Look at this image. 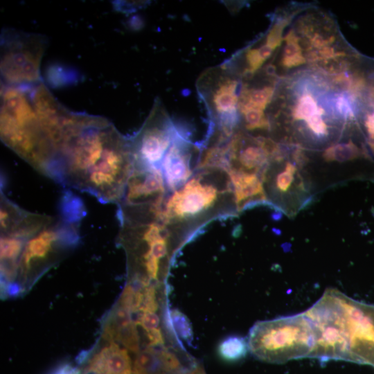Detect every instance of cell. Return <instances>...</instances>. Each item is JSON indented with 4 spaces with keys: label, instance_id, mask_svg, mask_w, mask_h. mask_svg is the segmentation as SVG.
<instances>
[{
    "label": "cell",
    "instance_id": "6da1fadb",
    "mask_svg": "<svg viewBox=\"0 0 374 374\" xmlns=\"http://www.w3.org/2000/svg\"><path fill=\"white\" fill-rule=\"evenodd\" d=\"M133 168L129 137L108 119L94 116L66 145L53 181L118 205Z\"/></svg>",
    "mask_w": 374,
    "mask_h": 374
},
{
    "label": "cell",
    "instance_id": "7a4b0ae2",
    "mask_svg": "<svg viewBox=\"0 0 374 374\" xmlns=\"http://www.w3.org/2000/svg\"><path fill=\"white\" fill-rule=\"evenodd\" d=\"M238 213L225 168L197 169L182 186L166 198L161 219L184 246L212 221Z\"/></svg>",
    "mask_w": 374,
    "mask_h": 374
},
{
    "label": "cell",
    "instance_id": "3957f363",
    "mask_svg": "<svg viewBox=\"0 0 374 374\" xmlns=\"http://www.w3.org/2000/svg\"><path fill=\"white\" fill-rule=\"evenodd\" d=\"M0 135L2 142L35 170L53 179L57 153L36 114L29 87L2 84Z\"/></svg>",
    "mask_w": 374,
    "mask_h": 374
},
{
    "label": "cell",
    "instance_id": "277c9868",
    "mask_svg": "<svg viewBox=\"0 0 374 374\" xmlns=\"http://www.w3.org/2000/svg\"><path fill=\"white\" fill-rule=\"evenodd\" d=\"M118 219V242L126 251L134 280L150 284L165 276L181 245L161 217L142 215Z\"/></svg>",
    "mask_w": 374,
    "mask_h": 374
},
{
    "label": "cell",
    "instance_id": "5b68a950",
    "mask_svg": "<svg viewBox=\"0 0 374 374\" xmlns=\"http://www.w3.org/2000/svg\"><path fill=\"white\" fill-rule=\"evenodd\" d=\"M247 341L257 358L281 363L311 357L315 339L311 321L303 312L257 322L251 328Z\"/></svg>",
    "mask_w": 374,
    "mask_h": 374
},
{
    "label": "cell",
    "instance_id": "8992f818",
    "mask_svg": "<svg viewBox=\"0 0 374 374\" xmlns=\"http://www.w3.org/2000/svg\"><path fill=\"white\" fill-rule=\"evenodd\" d=\"M47 47V39L37 33L12 28L1 35V76L3 84L33 87L40 84V64Z\"/></svg>",
    "mask_w": 374,
    "mask_h": 374
},
{
    "label": "cell",
    "instance_id": "52a82bcc",
    "mask_svg": "<svg viewBox=\"0 0 374 374\" xmlns=\"http://www.w3.org/2000/svg\"><path fill=\"white\" fill-rule=\"evenodd\" d=\"M177 131L161 103L155 102L140 130L129 137L134 165L160 167Z\"/></svg>",
    "mask_w": 374,
    "mask_h": 374
},
{
    "label": "cell",
    "instance_id": "ba28073f",
    "mask_svg": "<svg viewBox=\"0 0 374 374\" xmlns=\"http://www.w3.org/2000/svg\"><path fill=\"white\" fill-rule=\"evenodd\" d=\"M210 82L208 89L203 87L202 98L208 107L213 121L210 131L217 132L231 138L238 129L240 114L237 92L239 81L225 72V69Z\"/></svg>",
    "mask_w": 374,
    "mask_h": 374
},
{
    "label": "cell",
    "instance_id": "9c48e42d",
    "mask_svg": "<svg viewBox=\"0 0 374 374\" xmlns=\"http://www.w3.org/2000/svg\"><path fill=\"white\" fill-rule=\"evenodd\" d=\"M201 146L190 142L178 130L160 167L169 193L182 186L196 171Z\"/></svg>",
    "mask_w": 374,
    "mask_h": 374
},
{
    "label": "cell",
    "instance_id": "30bf717a",
    "mask_svg": "<svg viewBox=\"0 0 374 374\" xmlns=\"http://www.w3.org/2000/svg\"><path fill=\"white\" fill-rule=\"evenodd\" d=\"M264 136H251L237 129L228 145L227 170L262 177L271 157L264 144Z\"/></svg>",
    "mask_w": 374,
    "mask_h": 374
},
{
    "label": "cell",
    "instance_id": "8fae6325",
    "mask_svg": "<svg viewBox=\"0 0 374 374\" xmlns=\"http://www.w3.org/2000/svg\"><path fill=\"white\" fill-rule=\"evenodd\" d=\"M169 192L157 166L134 165L123 197L118 205L139 206L162 202Z\"/></svg>",
    "mask_w": 374,
    "mask_h": 374
},
{
    "label": "cell",
    "instance_id": "7c38bea8",
    "mask_svg": "<svg viewBox=\"0 0 374 374\" xmlns=\"http://www.w3.org/2000/svg\"><path fill=\"white\" fill-rule=\"evenodd\" d=\"M128 310L118 305L104 325L103 337L109 342L118 341L133 353L140 351L139 337Z\"/></svg>",
    "mask_w": 374,
    "mask_h": 374
},
{
    "label": "cell",
    "instance_id": "4fadbf2b",
    "mask_svg": "<svg viewBox=\"0 0 374 374\" xmlns=\"http://www.w3.org/2000/svg\"><path fill=\"white\" fill-rule=\"evenodd\" d=\"M132 366L127 350L109 342L91 357L82 374H133Z\"/></svg>",
    "mask_w": 374,
    "mask_h": 374
},
{
    "label": "cell",
    "instance_id": "5bb4252c",
    "mask_svg": "<svg viewBox=\"0 0 374 374\" xmlns=\"http://www.w3.org/2000/svg\"><path fill=\"white\" fill-rule=\"evenodd\" d=\"M233 190L238 211H241L250 203L266 200V193L260 176L227 170Z\"/></svg>",
    "mask_w": 374,
    "mask_h": 374
},
{
    "label": "cell",
    "instance_id": "9a60e30c",
    "mask_svg": "<svg viewBox=\"0 0 374 374\" xmlns=\"http://www.w3.org/2000/svg\"><path fill=\"white\" fill-rule=\"evenodd\" d=\"M292 105L290 106V114L294 121H304L305 124L313 116L322 115L326 116V111L316 99L310 89L309 84H305L300 91L294 94Z\"/></svg>",
    "mask_w": 374,
    "mask_h": 374
},
{
    "label": "cell",
    "instance_id": "2e32d148",
    "mask_svg": "<svg viewBox=\"0 0 374 374\" xmlns=\"http://www.w3.org/2000/svg\"><path fill=\"white\" fill-rule=\"evenodd\" d=\"M274 93L275 87L271 84L258 87H249L247 83L243 84L239 93V112L249 109L265 111L271 103Z\"/></svg>",
    "mask_w": 374,
    "mask_h": 374
},
{
    "label": "cell",
    "instance_id": "e0dca14e",
    "mask_svg": "<svg viewBox=\"0 0 374 374\" xmlns=\"http://www.w3.org/2000/svg\"><path fill=\"white\" fill-rule=\"evenodd\" d=\"M132 368L133 374H166L160 350L150 346L136 353Z\"/></svg>",
    "mask_w": 374,
    "mask_h": 374
},
{
    "label": "cell",
    "instance_id": "ac0fdd59",
    "mask_svg": "<svg viewBox=\"0 0 374 374\" xmlns=\"http://www.w3.org/2000/svg\"><path fill=\"white\" fill-rule=\"evenodd\" d=\"M283 40L285 45L281 57L282 66L290 69L305 64L307 61L296 31L294 29L290 30Z\"/></svg>",
    "mask_w": 374,
    "mask_h": 374
},
{
    "label": "cell",
    "instance_id": "d6986e66",
    "mask_svg": "<svg viewBox=\"0 0 374 374\" xmlns=\"http://www.w3.org/2000/svg\"><path fill=\"white\" fill-rule=\"evenodd\" d=\"M327 162L351 161L361 157H366L362 148L357 145L352 140L346 143H337L327 148L322 154Z\"/></svg>",
    "mask_w": 374,
    "mask_h": 374
},
{
    "label": "cell",
    "instance_id": "ffe728a7",
    "mask_svg": "<svg viewBox=\"0 0 374 374\" xmlns=\"http://www.w3.org/2000/svg\"><path fill=\"white\" fill-rule=\"evenodd\" d=\"M0 197V230L2 234L13 229L28 211L8 199L2 191Z\"/></svg>",
    "mask_w": 374,
    "mask_h": 374
},
{
    "label": "cell",
    "instance_id": "44dd1931",
    "mask_svg": "<svg viewBox=\"0 0 374 374\" xmlns=\"http://www.w3.org/2000/svg\"><path fill=\"white\" fill-rule=\"evenodd\" d=\"M249 350L248 341L239 336L225 338L218 346L220 357L226 362H236L244 358Z\"/></svg>",
    "mask_w": 374,
    "mask_h": 374
},
{
    "label": "cell",
    "instance_id": "7402d4cb",
    "mask_svg": "<svg viewBox=\"0 0 374 374\" xmlns=\"http://www.w3.org/2000/svg\"><path fill=\"white\" fill-rule=\"evenodd\" d=\"M168 325L177 337L184 341L190 342L193 339V330L189 320L182 312L177 310L168 312L167 317Z\"/></svg>",
    "mask_w": 374,
    "mask_h": 374
},
{
    "label": "cell",
    "instance_id": "603a6c76",
    "mask_svg": "<svg viewBox=\"0 0 374 374\" xmlns=\"http://www.w3.org/2000/svg\"><path fill=\"white\" fill-rule=\"evenodd\" d=\"M242 116L244 128L249 131L268 130L270 122L264 111L249 109L239 112Z\"/></svg>",
    "mask_w": 374,
    "mask_h": 374
},
{
    "label": "cell",
    "instance_id": "cb8c5ba5",
    "mask_svg": "<svg viewBox=\"0 0 374 374\" xmlns=\"http://www.w3.org/2000/svg\"><path fill=\"white\" fill-rule=\"evenodd\" d=\"M290 21V19L288 17L277 19L266 35L265 44L274 51L280 47L283 40V30Z\"/></svg>",
    "mask_w": 374,
    "mask_h": 374
},
{
    "label": "cell",
    "instance_id": "d4e9b609",
    "mask_svg": "<svg viewBox=\"0 0 374 374\" xmlns=\"http://www.w3.org/2000/svg\"><path fill=\"white\" fill-rule=\"evenodd\" d=\"M363 112L362 125L365 132V145L367 157L368 150L371 159H374V110L365 109Z\"/></svg>",
    "mask_w": 374,
    "mask_h": 374
},
{
    "label": "cell",
    "instance_id": "484cf974",
    "mask_svg": "<svg viewBox=\"0 0 374 374\" xmlns=\"http://www.w3.org/2000/svg\"><path fill=\"white\" fill-rule=\"evenodd\" d=\"M245 60L247 67L244 70L242 76L247 80L253 78V75L262 67L265 61L260 56L258 48H249L247 50Z\"/></svg>",
    "mask_w": 374,
    "mask_h": 374
},
{
    "label": "cell",
    "instance_id": "4316f807",
    "mask_svg": "<svg viewBox=\"0 0 374 374\" xmlns=\"http://www.w3.org/2000/svg\"><path fill=\"white\" fill-rule=\"evenodd\" d=\"M159 317L155 312H142L136 323L141 326L145 332L159 328Z\"/></svg>",
    "mask_w": 374,
    "mask_h": 374
},
{
    "label": "cell",
    "instance_id": "83f0119b",
    "mask_svg": "<svg viewBox=\"0 0 374 374\" xmlns=\"http://www.w3.org/2000/svg\"><path fill=\"white\" fill-rule=\"evenodd\" d=\"M364 108L367 110H374V69L371 70L368 78V84L365 92L363 101Z\"/></svg>",
    "mask_w": 374,
    "mask_h": 374
},
{
    "label": "cell",
    "instance_id": "f1b7e54d",
    "mask_svg": "<svg viewBox=\"0 0 374 374\" xmlns=\"http://www.w3.org/2000/svg\"><path fill=\"white\" fill-rule=\"evenodd\" d=\"M146 335L150 347L163 345V337L159 328L147 331Z\"/></svg>",
    "mask_w": 374,
    "mask_h": 374
},
{
    "label": "cell",
    "instance_id": "f546056e",
    "mask_svg": "<svg viewBox=\"0 0 374 374\" xmlns=\"http://www.w3.org/2000/svg\"><path fill=\"white\" fill-rule=\"evenodd\" d=\"M48 374H80V371L69 364H62Z\"/></svg>",
    "mask_w": 374,
    "mask_h": 374
},
{
    "label": "cell",
    "instance_id": "4dcf8cb0",
    "mask_svg": "<svg viewBox=\"0 0 374 374\" xmlns=\"http://www.w3.org/2000/svg\"><path fill=\"white\" fill-rule=\"evenodd\" d=\"M260 55L262 57V58L266 62L268 59L270 58L272 53H274V50L271 49L270 47H269L265 44L261 45L260 47L258 48Z\"/></svg>",
    "mask_w": 374,
    "mask_h": 374
}]
</instances>
